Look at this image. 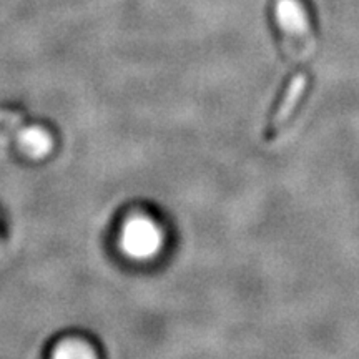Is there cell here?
Masks as SVG:
<instances>
[{
    "instance_id": "cell-1",
    "label": "cell",
    "mask_w": 359,
    "mask_h": 359,
    "mask_svg": "<svg viewBox=\"0 0 359 359\" xmlns=\"http://www.w3.org/2000/svg\"><path fill=\"white\" fill-rule=\"evenodd\" d=\"M308 87V77L304 74H298L291 79L288 87H286L285 93H283L281 102L278 103V109L275 115L271 116V122H269L268 128L264 130V140L271 142L280 135V132L285 128V125L288 123L290 116L293 115L296 110V105L302 100L304 90Z\"/></svg>"
},
{
    "instance_id": "cell-4",
    "label": "cell",
    "mask_w": 359,
    "mask_h": 359,
    "mask_svg": "<svg viewBox=\"0 0 359 359\" xmlns=\"http://www.w3.org/2000/svg\"><path fill=\"white\" fill-rule=\"evenodd\" d=\"M93 351L90 348L85 346L82 343H75V341H70V343H64L60 348L55 351V358H64V359H83V358H92Z\"/></svg>"
},
{
    "instance_id": "cell-3",
    "label": "cell",
    "mask_w": 359,
    "mask_h": 359,
    "mask_svg": "<svg viewBox=\"0 0 359 359\" xmlns=\"http://www.w3.org/2000/svg\"><path fill=\"white\" fill-rule=\"evenodd\" d=\"M20 147L32 158H43L45 155L50 154L52 138L42 128H27L20 133Z\"/></svg>"
},
{
    "instance_id": "cell-2",
    "label": "cell",
    "mask_w": 359,
    "mask_h": 359,
    "mask_svg": "<svg viewBox=\"0 0 359 359\" xmlns=\"http://www.w3.org/2000/svg\"><path fill=\"white\" fill-rule=\"evenodd\" d=\"M122 246L130 257H148L156 246V233L150 223L143 222V219H135L123 230Z\"/></svg>"
}]
</instances>
